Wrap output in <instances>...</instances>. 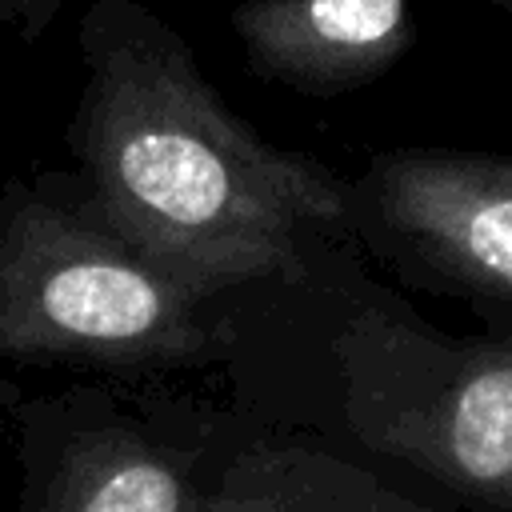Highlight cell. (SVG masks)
Segmentation results:
<instances>
[{
  "label": "cell",
  "instance_id": "obj_1",
  "mask_svg": "<svg viewBox=\"0 0 512 512\" xmlns=\"http://www.w3.org/2000/svg\"><path fill=\"white\" fill-rule=\"evenodd\" d=\"M224 404L384 484L512 512V328L444 332L356 244L228 300Z\"/></svg>",
  "mask_w": 512,
  "mask_h": 512
},
{
  "label": "cell",
  "instance_id": "obj_2",
  "mask_svg": "<svg viewBox=\"0 0 512 512\" xmlns=\"http://www.w3.org/2000/svg\"><path fill=\"white\" fill-rule=\"evenodd\" d=\"M64 148L100 216L184 284L232 300L352 240L348 176L264 140L144 0H88Z\"/></svg>",
  "mask_w": 512,
  "mask_h": 512
},
{
  "label": "cell",
  "instance_id": "obj_3",
  "mask_svg": "<svg viewBox=\"0 0 512 512\" xmlns=\"http://www.w3.org/2000/svg\"><path fill=\"white\" fill-rule=\"evenodd\" d=\"M228 360V300L128 244L72 168L0 184V364L152 380Z\"/></svg>",
  "mask_w": 512,
  "mask_h": 512
},
{
  "label": "cell",
  "instance_id": "obj_4",
  "mask_svg": "<svg viewBox=\"0 0 512 512\" xmlns=\"http://www.w3.org/2000/svg\"><path fill=\"white\" fill-rule=\"evenodd\" d=\"M208 408L120 376L12 400L16 512H212L200 476Z\"/></svg>",
  "mask_w": 512,
  "mask_h": 512
},
{
  "label": "cell",
  "instance_id": "obj_5",
  "mask_svg": "<svg viewBox=\"0 0 512 512\" xmlns=\"http://www.w3.org/2000/svg\"><path fill=\"white\" fill-rule=\"evenodd\" d=\"M360 256L404 288L512 328V156L444 144L380 148L348 176Z\"/></svg>",
  "mask_w": 512,
  "mask_h": 512
},
{
  "label": "cell",
  "instance_id": "obj_6",
  "mask_svg": "<svg viewBox=\"0 0 512 512\" xmlns=\"http://www.w3.org/2000/svg\"><path fill=\"white\" fill-rule=\"evenodd\" d=\"M228 28L256 80L324 100L376 84L416 40L412 0H240Z\"/></svg>",
  "mask_w": 512,
  "mask_h": 512
},
{
  "label": "cell",
  "instance_id": "obj_7",
  "mask_svg": "<svg viewBox=\"0 0 512 512\" xmlns=\"http://www.w3.org/2000/svg\"><path fill=\"white\" fill-rule=\"evenodd\" d=\"M200 476L212 512H452L384 484L304 436L256 424L224 400L208 408Z\"/></svg>",
  "mask_w": 512,
  "mask_h": 512
},
{
  "label": "cell",
  "instance_id": "obj_8",
  "mask_svg": "<svg viewBox=\"0 0 512 512\" xmlns=\"http://www.w3.org/2000/svg\"><path fill=\"white\" fill-rule=\"evenodd\" d=\"M68 8V0H0V28L20 44H36Z\"/></svg>",
  "mask_w": 512,
  "mask_h": 512
},
{
  "label": "cell",
  "instance_id": "obj_9",
  "mask_svg": "<svg viewBox=\"0 0 512 512\" xmlns=\"http://www.w3.org/2000/svg\"><path fill=\"white\" fill-rule=\"evenodd\" d=\"M496 8H504V12H512V0H492Z\"/></svg>",
  "mask_w": 512,
  "mask_h": 512
}]
</instances>
